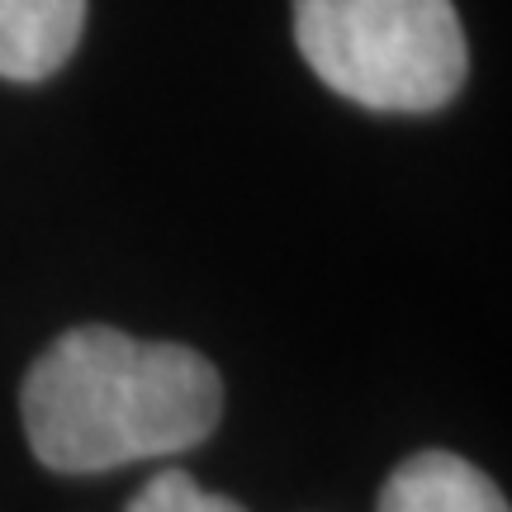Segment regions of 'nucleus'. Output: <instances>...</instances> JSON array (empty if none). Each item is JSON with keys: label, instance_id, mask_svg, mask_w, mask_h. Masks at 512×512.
<instances>
[{"label": "nucleus", "instance_id": "obj_1", "mask_svg": "<svg viewBox=\"0 0 512 512\" xmlns=\"http://www.w3.org/2000/svg\"><path fill=\"white\" fill-rule=\"evenodd\" d=\"M24 437L48 470L114 465L200 446L223 413V380L181 342H138L119 328H72L29 366Z\"/></svg>", "mask_w": 512, "mask_h": 512}, {"label": "nucleus", "instance_id": "obj_2", "mask_svg": "<svg viewBox=\"0 0 512 512\" xmlns=\"http://www.w3.org/2000/svg\"><path fill=\"white\" fill-rule=\"evenodd\" d=\"M294 43L318 81L380 114H432L465 86L451 0H294Z\"/></svg>", "mask_w": 512, "mask_h": 512}, {"label": "nucleus", "instance_id": "obj_3", "mask_svg": "<svg viewBox=\"0 0 512 512\" xmlns=\"http://www.w3.org/2000/svg\"><path fill=\"white\" fill-rule=\"evenodd\" d=\"M86 0H0V76L43 81L76 53Z\"/></svg>", "mask_w": 512, "mask_h": 512}, {"label": "nucleus", "instance_id": "obj_4", "mask_svg": "<svg viewBox=\"0 0 512 512\" xmlns=\"http://www.w3.org/2000/svg\"><path fill=\"white\" fill-rule=\"evenodd\" d=\"M375 512H508V498L470 460L418 451L384 479Z\"/></svg>", "mask_w": 512, "mask_h": 512}, {"label": "nucleus", "instance_id": "obj_5", "mask_svg": "<svg viewBox=\"0 0 512 512\" xmlns=\"http://www.w3.org/2000/svg\"><path fill=\"white\" fill-rule=\"evenodd\" d=\"M128 512H247V508L233 503V498L200 489L185 470H162V475H152L143 489L133 494Z\"/></svg>", "mask_w": 512, "mask_h": 512}]
</instances>
